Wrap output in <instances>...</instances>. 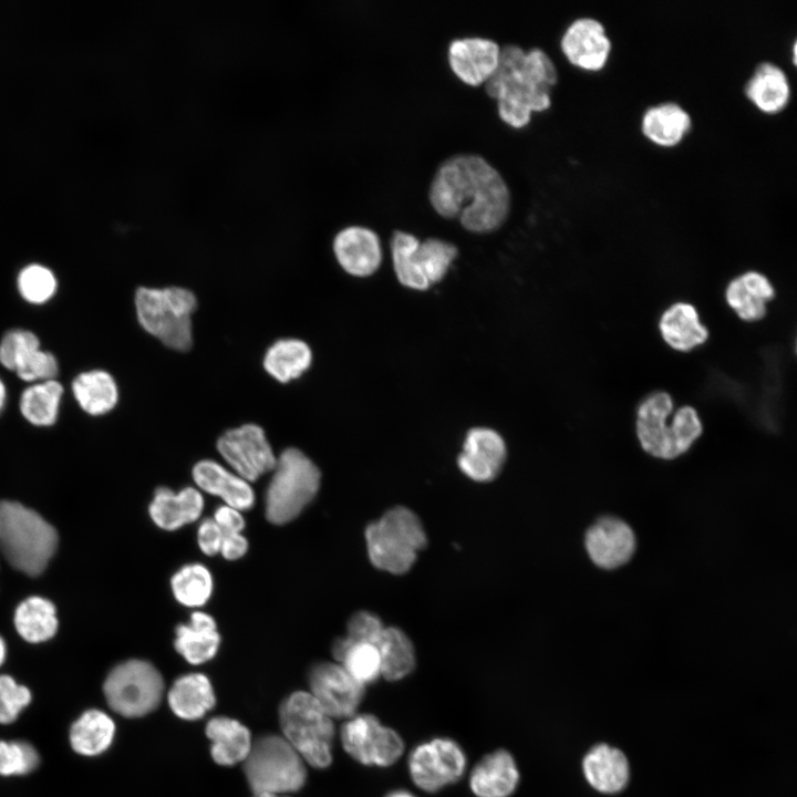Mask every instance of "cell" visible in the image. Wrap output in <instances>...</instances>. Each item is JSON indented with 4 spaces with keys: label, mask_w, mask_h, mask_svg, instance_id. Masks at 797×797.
Listing matches in <instances>:
<instances>
[{
    "label": "cell",
    "mask_w": 797,
    "mask_h": 797,
    "mask_svg": "<svg viewBox=\"0 0 797 797\" xmlns=\"http://www.w3.org/2000/svg\"><path fill=\"white\" fill-rule=\"evenodd\" d=\"M429 201L444 218L458 217L468 231L498 229L510 211V190L483 156L462 153L446 158L432 179Z\"/></svg>",
    "instance_id": "6da1fadb"
},
{
    "label": "cell",
    "mask_w": 797,
    "mask_h": 797,
    "mask_svg": "<svg viewBox=\"0 0 797 797\" xmlns=\"http://www.w3.org/2000/svg\"><path fill=\"white\" fill-rule=\"evenodd\" d=\"M557 68L540 48L525 51L517 44L500 48L498 65L485 82L486 93L497 100L499 117L513 127L526 126L532 112L551 105Z\"/></svg>",
    "instance_id": "7a4b0ae2"
},
{
    "label": "cell",
    "mask_w": 797,
    "mask_h": 797,
    "mask_svg": "<svg viewBox=\"0 0 797 797\" xmlns=\"http://www.w3.org/2000/svg\"><path fill=\"white\" fill-rule=\"evenodd\" d=\"M58 534L41 515L18 501L0 500V550L17 570L38 576L58 547Z\"/></svg>",
    "instance_id": "3957f363"
},
{
    "label": "cell",
    "mask_w": 797,
    "mask_h": 797,
    "mask_svg": "<svg viewBox=\"0 0 797 797\" xmlns=\"http://www.w3.org/2000/svg\"><path fill=\"white\" fill-rule=\"evenodd\" d=\"M673 401L659 391L638 407L636 435L641 447L653 457L674 459L686 453L702 434V423L692 406L680 407L672 420Z\"/></svg>",
    "instance_id": "277c9868"
},
{
    "label": "cell",
    "mask_w": 797,
    "mask_h": 797,
    "mask_svg": "<svg viewBox=\"0 0 797 797\" xmlns=\"http://www.w3.org/2000/svg\"><path fill=\"white\" fill-rule=\"evenodd\" d=\"M134 303L137 321L148 334L176 351L192 348V314L197 307L193 291L183 287H139Z\"/></svg>",
    "instance_id": "5b68a950"
},
{
    "label": "cell",
    "mask_w": 797,
    "mask_h": 797,
    "mask_svg": "<svg viewBox=\"0 0 797 797\" xmlns=\"http://www.w3.org/2000/svg\"><path fill=\"white\" fill-rule=\"evenodd\" d=\"M282 737L297 751L306 764L327 768L333 760L334 720L309 692L297 691L279 707Z\"/></svg>",
    "instance_id": "8992f818"
},
{
    "label": "cell",
    "mask_w": 797,
    "mask_h": 797,
    "mask_svg": "<svg viewBox=\"0 0 797 797\" xmlns=\"http://www.w3.org/2000/svg\"><path fill=\"white\" fill-rule=\"evenodd\" d=\"M365 541L369 558L375 568L401 575L412 568L427 538L416 514L406 507L396 506L366 527Z\"/></svg>",
    "instance_id": "52a82bcc"
},
{
    "label": "cell",
    "mask_w": 797,
    "mask_h": 797,
    "mask_svg": "<svg viewBox=\"0 0 797 797\" xmlns=\"http://www.w3.org/2000/svg\"><path fill=\"white\" fill-rule=\"evenodd\" d=\"M272 472L265 497L266 517L271 524L283 525L299 516L315 497L321 474L317 465L296 447L280 453Z\"/></svg>",
    "instance_id": "ba28073f"
},
{
    "label": "cell",
    "mask_w": 797,
    "mask_h": 797,
    "mask_svg": "<svg viewBox=\"0 0 797 797\" xmlns=\"http://www.w3.org/2000/svg\"><path fill=\"white\" fill-rule=\"evenodd\" d=\"M244 773L253 794L289 795L307 780L302 757L280 735L266 734L252 741L244 760Z\"/></svg>",
    "instance_id": "9c48e42d"
},
{
    "label": "cell",
    "mask_w": 797,
    "mask_h": 797,
    "mask_svg": "<svg viewBox=\"0 0 797 797\" xmlns=\"http://www.w3.org/2000/svg\"><path fill=\"white\" fill-rule=\"evenodd\" d=\"M103 692L114 712L125 717H141L159 705L164 680L152 663L132 659L112 669Z\"/></svg>",
    "instance_id": "30bf717a"
},
{
    "label": "cell",
    "mask_w": 797,
    "mask_h": 797,
    "mask_svg": "<svg viewBox=\"0 0 797 797\" xmlns=\"http://www.w3.org/2000/svg\"><path fill=\"white\" fill-rule=\"evenodd\" d=\"M340 742L352 759L368 767H391L405 752V743L398 732L371 713H356L344 720Z\"/></svg>",
    "instance_id": "8fae6325"
},
{
    "label": "cell",
    "mask_w": 797,
    "mask_h": 797,
    "mask_svg": "<svg viewBox=\"0 0 797 797\" xmlns=\"http://www.w3.org/2000/svg\"><path fill=\"white\" fill-rule=\"evenodd\" d=\"M407 770L415 787L435 794L463 778L467 770V756L453 738L433 737L411 749Z\"/></svg>",
    "instance_id": "7c38bea8"
},
{
    "label": "cell",
    "mask_w": 797,
    "mask_h": 797,
    "mask_svg": "<svg viewBox=\"0 0 797 797\" xmlns=\"http://www.w3.org/2000/svg\"><path fill=\"white\" fill-rule=\"evenodd\" d=\"M217 449L234 473L247 482L271 472L277 463L263 428L252 423L222 433Z\"/></svg>",
    "instance_id": "4fadbf2b"
},
{
    "label": "cell",
    "mask_w": 797,
    "mask_h": 797,
    "mask_svg": "<svg viewBox=\"0 0 797 797\" xmlns=\"http://www.w3.org/2000/svg\"><path fill=\"white\" fill-rule=\"evenodd\" d=\"M310 694L333 720H346L358 713L365 686L337 662H319L309 672Z\"/></svg>",
    "instance_id": "5bb4252c"
},
{
    "label": "cell",
    "mask_w": 797,
    "mask_h": 797,
    "mask_svg": "<svg viewBox=\"0 0 797 797\" xmlns=\"http://www.w3.org/2000/svg\"><path fill=\"white\" fill-rule=\"evenodd\" d=\"M584 546L597 567L613 570L631 560L636 549V538L624 520L603 516L586 531Z\"/></svg>",
    "instance_id": "9a60e30c"
},
{
    "label": "cell",
    "mask_w": 797,
    "mask_h": 797,
    "mask_svg": "<svg viewBox=\"0 0 797 797\" xmlns=\"http://www.w3.org/2000/svg\"><path fill=\"white\" fill-rule=\"evenodd\" d=\"M560 48L567 60L584 71H600L608 63L612 44L604 25L597 19L573 20L563 32Z\"/></svg>",
    "instance_id": "2e32d148"
},
{
    "label": "cell",
    "mask_w": 797,
    "mask_h": 797,
    "mask_svg": "<svg viewBox=\"0 0 797 797\" xmlns=\"http://www.w3.org/2000/svg\"><path fill=\"white\" fill-rule=\"evenodd\" d=\"M505 459L506 444L503 437L491 428L474 427L465 437L457 463L468 478L486 483L496 478Z\"/></svg>",
    "instance_id": "e0dca14e"
},
{
    "label": "cell",
    "mask_w": 797,
    "mask_h": 797,
    "mask_svg": "<svg viewBox=\"0 0 797 797\" xmlns=\"http://www.w3.org/2000/svg\"><path fill=\"white\" fill-rule=\"evenodd\" d=\"M500 46L491 39L468 37L455 39L448 46V63L455 75L473 86L485 83L495 72Z\"/></svg>",
    "instance_id": "ac0fdd59"
},
{
    "label": "cell",
    "mask_w": 797,
    "mask_h": 797,
    "mask_svg": "<svg viewBox=\"0 0 797 797\" xmlns=\"http://www.w3.org/2000/svg\"><path fill=\"white\" fill-rule=\"evenodd\" d=\"M520 782L515 757L505 748L484 755L470 769L468 785L475 797H510Z\"/></svg>",
    "instance_id": "d6986e66"
},
{
    "label": "cell",
    "mask_w": 797,
    "mask_h": 797,
    "mask_svg": "<svg viewBox=\"0 0 797 797\" xmlns=\"http://www.w3.org/2000/svg\"><path fill=\"white\" fill-rule=\"evenodd\" d=\"M333 251L339 265L355 277L374 273L382 261L379 236L361 226H351L339 231L333 240Z\"/></svg>",
    "instance_id": "ffe728a7"
},
{
    "label": "cell",
    "mask_w": 797,
    "mask_h": 797,
    "mask_svg": "<svg viewBox=\"0 0 797 797\" xmlns=\"http://www.w3.org/2000/svg\"><path fill=\"white\" fill-rule=\"evenodd\" d=\"M581 766L587 783L601 794H618L630 779L628 757L620 748L607 743L592 746L583 756Z\"/></svg>",
    "instance_id": "44dd1931"
},
{
    "label": "cell",
    "mask_w": 797,
    "mask_h": 797,
    "mask_svg": "<svg viewBox=\"0 0 797 797\" xmlns=\"http://www.w3.org/2000/svg\"><path fill=\"white\" fill-rule=\"evenodd\" d=\"M193 478L204 491L220 497L225 504L239 511L250 509L255 503V493L249 484L211 459H203L193 467Z\"/></svg>",
    "instance_id": "7402d4cb"
},
{
    "label": "cell",
    "mask_w": 797,
    "mask_h": 797,
    "mask_svg": "<svg viewBox=\"0 0 797 797\" xmlns=\"http://www.w3.org/2000/svg\"><path fill=\"white\" fill-rule=\"evenodd\" d=\"M203 509L204 498L193 487H185L178 493L158 487L148 507L152 520L164 530H176L197 520Z\"/></svg>",
    "instance_id": "603a6c76"
},
{
    "label": "cell",
    "mask_w": 797,
    "mask_h": 797,
    "mask_svg": "<svg viewBox=\"0 0 797 797\" xmlns=\"http://www.w3.org/2000/svg\"><path fill=\"white\" fill-rule=\"evenodd\" d=\"M175 633V650L190 664L210 661L220 645L216 622L206 612H193L189 623L179 624Z\"/></svg>",
    "instance_id": "cb8c5ba5"
},
{
    "label": "cell",
    "mask_w": 797,
    "mask_h": 797,
    "mask_svg": "<svg viewBox=\"0 0 797 797\" xmlns=\"http://www.w3.org/2000/svg\"><path fill=\"white\" fill-rule=\"evenodd\" d=\"M205 732L215 763L221 766L244 763L252 745L250 732L244 724L227 716H215L207 722Z\"/></svg>",
    "instance_id": "d4e9b609"
},
{
    "label": "cell",
    "mask_w": 797,
    "mask_h": 797,
    "mask_svg": "<svg viewBox=\"0 0 797 797\" xmlns=\"http://www.w3.org/2000/svg\"><path fill=\"white\" fill-rule=\"evenodd\" d=\"M691 127L692 118L689 112L674 102L650 106L641 118L643 135L661 147L676 146L684 139Z\"/></svg>",
    "instance_id": "484cf974"
},
{
    "label": "cell",
    "mask_w": 797,
    "mask_h": 797,
    "mask_svg": "<svg viewBox=\"0 0 797 797\" xmlns=\"http://www.w3.org/2000/svg\"><path fill=\"white\" fill-rule=\"evenodd\" d=\"M745 94L760 112L777 114L788 105L790 84L782 68L772 62H763L748 79Z\"/></svg>",
    "instance_id": "4316f807"
},
{
    "label": "cell",
    "mask_w": 797,
    "mask_h": 797,
    "mask_svg": "<svg viewBox=\"0 0 797 797\" xmlns=\"http://www.w3.org/2000/svg\"><path fill=\"white\" fill-rule=\"evenodd\" d=\"M775 290L770 281L756 271L734 278L727 286L725 297L737 315L748 322L760 320L766 313V303Z\"/></svg>",
    "instance_id": "83f0119b"
},
{
    "label": "cell",
    "mask_w": 797,
    "mask_h": 797,
    "mask_svg": "<svg viewBox=\"0 0 797 797\" xmlns=\"http://www.w3.org/2000/svg\"><path fill=\"white\" fill-rule=\"evenodd\" d=\"M71 390L79 407L91 416L106 415L118 402V386L111 373L94 369L79 373Z\"/></svg>",
    "instance_id": "f1b7e54d"
},
{
    "label": "cell",
    "mask_w": 797,
    "mask_h": 797,
    "mask_svg": "<svg viewBox=\"0 0 797 797\" xmlns=\"http://www.w3.org/2000/svg\"><path fill=\"white\" fill-rule=\"evenodd\" d=\"M167 697L173 713L185 721L201 718L216 703L211 683L201 673L179 676L169 689Z\"/></svg>",
    "instance_id": "f546056e"
},
{
    "label": "cell",
    "mask_w": 797,
    "mask_h": 797,
    "mask_svg": "<svg viewBox=\"0 0 797 797\" xmlns=\"http://www.w3.org/2000/svg\"><path fill=\"white\" fill-rule=\"evenodd\" d=\"M659 328L666 344L676 351L687 352L708 338L697 310L687 302H676L667 308L660 319Z\"/></svg>",
    "instance_id": "4dcf8cb0"
},
{
    "label": "cell",
    "mask_w": 797,
    "mask_h": 797,
    "mask_svg": "<svg viewBox=\"0 0 797 797\" xmlns=\"http://www.w3.org/2000/svg\"><path fill=\"white\" fill-rule=\"evenodd\" d=\"M115 723L103 711H85L70 728V743L80 755L96 756L104 753L113 743Z\"/></svg>",
    "instance_id": "1f68e13d"
},
{
    "label": "cell",
    "mask_w": 797,
    "mask_h": 797,
    "mask_svg": "<svg viewBox=\"0 0 797 797\" xmlns=\"http://www.w3.org/2000/svg\"><path fill=\"white\" fill-rule=\"evenodd\" d=\"M310 346L300 339H280L271 344L265 356L266 372L280 383L300 377L311 365Z\"/></svg>",
    "instance_id": "d6a6232c"
},
{
    "label": "cell",
    "mask_w": 797,
    "mask_h": 797,
    "mask_svg": "<svg viewBox=\"0 0 797 797\" xmlns=\"http://www.w3.org/2000/svg\"><path fill=\"white\" fill-rule=\"evenodd\" d=\"M64 387L56 379L31 383L20 395V413L31 425L52 426L59 417Z\"/></svg>",
    "instance_id": "836d02e7"
},
{
    "label": "cell",
    "mask_w": 797,
    "mask_h": 797,
    "mask_svg": "<svg viewBox=\"0 0 797 797\" xmlns=\"http://www.w3.org/2000/svg\"><path fill=\"white\" fill-rule=\"evenodd\" d=\"M376 648L381 659V677L397 682L415 669L416 654L410 638L398 628L385 627Z\"/></svg>",
    "instance_id": "e575fe53"
},
{
    "label": "cell",
    "mask_w": 797,
    "mask_h": 797,
    "mask_svg": "<svg viewBox=\"0 0 797 797\" xmlns=\"http://www.w3.org/2000/svg\"><path fill=\"white\" fill-rule=\"evenodd\" d=\"M13 621L20 636L30 643L50 640L58 630L54 604L38 596L27 598L17 607Z\"/></svg>",
    "instance_id": "d590c367"
},
{
    "label": "cell",
    "mask_w": 797,
    "mask_h": 797,
    "mask_svg": "<svg viewBox=\"0 0 797 797\" xmlns=\"http://www.w3.org/2000/svg\"><path fill=\"white\" fill-rule=\"evenodd\" d=\"M332 654L335 662L364 686L381 677V659L374 644L350 642L343 636L333 643Z\"/></svg>",
    "instance_id": "8d00e7d4"
},
{
    "label": "cell",
    "mask_w": 797,
    "mask_h": 797,
    "mask_svg": "<svg viewBox=\"0 0 797 797\" xmlns=\"http://www.w3.org/2000/svg\"><path fill=\"white\" fill-rule=\"evenodd\" d=\"M175 599L183 605L197 608L211 597L214 581L210 571L201 563L182 567L170 579Z\"/></svg>",
    "instance_id": "74e56055"
},
{
    "label": "cell",
    "mask_w": 797,
    "mask_h": 797,
    "mask_svg": "<svg viewBox=\"0 0 797 797\" xmlns=\"http://www.w3.org/2000/svg\"><path fill=\"white\" fill-rule=\"evenodd\" d=\"M420 239L412 234L394 231L391 239L392 258L398 281L414 290H426L431 284L422 273L416 259L415 248Z\"/></svg>",
    "instance_id": "f35d334b"
},
{
    "label": "cell",
    "mask_w": 797,
    "mask_h": 797,
    "mask_svg": "<svg viewBox=\"0 0 797 797\" xmlns=\"http://www.w3.org/2000/svg\"><path fill=\"white\" fill-rule=\"evenodd\" d=\"M17 289L25 302L41 306L54 297L58 279L49 267L35 262L29 263L17 276Z\"/></svg>",
    "instance_id": "ab89813d"
},
{
    "label": "cell",
    "mask_w": 797,
    "mask_h": 797,
    "mask_svg": "<svg viewBox=\"0 0 797 797\" xmlns=\"http://www.w3.org/2000/svg\"><path fill=\"white\" fill-rule=\"evenodd\" d=\"M456 256V246L438 238L418 241L415 248L416 262L429 284L445 277Z\"/></svg>",
    "instance_id": "60d3db41"
},
{
    "label": "cell",
    "mask_w": 797,
    "mask_h": 797,
    "mask_svg": "<svg viewBox=\"0 0 797 797\" xmlns=\"http://www.w3.org/2000/svg\"><path fill=\"white\" fill-rule=\"evenodd\" d=\"M41 348L38 335L27 329L9 330L0 340V364L14 372L32 352Z\"/></svg>",
    "instance_id": "b9f144b4"
},
{
    "label": "cell",
    "mask_w": 797,
    "mask_h": 797,
    "mask_svg": "<svg viewBox=\"0 0 797 797\" xmlns=\"http://www.w3.org/2000/svg\"><path fill=\"white\" fill-rule=\"evenodd\" d=\"M39 755L25 742L0 741V775H24L37 768Z\"/></svg>",
    "instance_id": "7bdbcfd3"
},
{
    "label": "cell",
    "mask_w": 797,
    "mask_h": 797,
    "mask_svg": "<svg viewBox=\"0 0 797 797\" xmlns=\"http://www.w3.org/2000/svg\"><path fill=\"white\" fill-rule=\"evenodd\" d=\"M31 692L9 675H0V724L14 722L31 702Z\"/></svg>",
    "instance_id": "ee69618b"
},
{
    "label": "cell",
    "mask_w": 797,
    "mask_h": 797,
    "mask_svg": "<svg viewBox=\"0 0 797 797\" xmlns=\"http://www.w3.org/2000/svg\"><path fill=\"white\" fill-rule=\"evenodd\" d=\"M14 373L30 384L54 380L59 374V362L52 352L40 348L24 359Z\"/></svg>",
    "instance_id": "f6af8a7d"
},
{
    "label": "cell",
    "mask_w": 797,
    "mask_h": 797,
    "mask_svg": "<svg viewBox=\"0 0 797 797\" xmlns=\"http://www.w3.org/2000/svg\"><path fill=\"white\" fill-rule=\"evenodd\" d=\"M384 628L381 619L374 613L359 611L349 620L345 638L350 642H362L375 645Z\"/></svg>",
    "instance_id": "bcb514c9"
},
{
    "label": "cell",
    "mask_w": 797,
    "mask_h": 797,
    "mask_svg": "<svg viewBox=\"0 0 797 797\" xmlns=\"http://www.w3.org/2000/svg\"><path fill=\"white\" fill-rule=\"evenodd\" d=\"M222 531L213 518L204 519L197 531V541L200 550L207 556H215L220 551Z\"/></svg>",
    "instance_id": "7dc6e473"
},
{
    "label": "cell",
    "mask_w": 797,
    "mask_h": 797,
    "mask_svg": "<svg viewBox=\"0 0 797 797\" xmlns=\"http://www.w3.org/2000/svg\"><path fill=\"white\" fill-rule=\"evenodd\" d=\"M213 519L222 534L241 532L245 527V519L240 511L227 505L219 506L215 510Z\"/></svg>",
    "instance_id": "c3c4849f"
},
{
    "label": "cell",
    "mask_w": 797,
    "mask_h": 797,
    "mask_svg": "<svg viewBox=\"0 0 797 797\" xmlns=\"http://www.w3.org/2000/svg\"><path fill=\"white\" fill-rule=\"evenodd\" d=\"M248 550V541L241 532L224 534L220 553L227 560L241 558Z\"/></svg>",
    "instance_id": "681fc988"
},
{
    "label": "cell",
    "mask_w": 797,
    "mask_h": 797,
    "mask_svg": "<svg viewBox=\"0 0 797 797\" xmlns=\"http://www.w3.org/2000/svg\"><path fill=\"white\" fill-rule=\"evenodd\" d=\"M7 386L2 379L0 377V413L3 411L6 403H7Z\"/></svg>",
    "instance_id": "f907efd6"
},
{
    "label": "cell",
    "mask_w": 797,
    "mask_h": 797,
    "mask_svg": "<svg viewBox=\"0 0 797 797\" xmlns=\"http://www.w3.org/2000/svg\"><path fill=\"white\" fill-rule=\"evenodd\" d=\"M384 797H416L413 793L406 789H394L387 793Z\"/></svg>",
    "instance_id": "816d5d0a"
},
{
    "label": "cell",
    "mask_w": 797,
    "mask_h": 797,
    "mask_svg": "<svg viewBox=\"0 0 797 797\" xmlns=\"http://www.w3.org/2000/svg\"><path fill=\"white\" fill-rule=\"evenodd\" d=\"M7 654L6 643L3 639L0 636V666L3 663Z\"/></svg>",
    "instance_id": "f5cc1de1"
},
{
    "label": "cell",
    "mask_w": 797,
    "mask_h": 797,
    "mask_svg": "<svg viewBox=\"0 0 797 797\" xmlns=\"http://www.w3.org/2000/svg\"><path fill=\"white\" fill-rule=\"evenodd\" d=\"M252 797H290L289 795H279V794H253Z\"/></svg>",
    "instance_id": "db71d44e"
}]
</instances>
